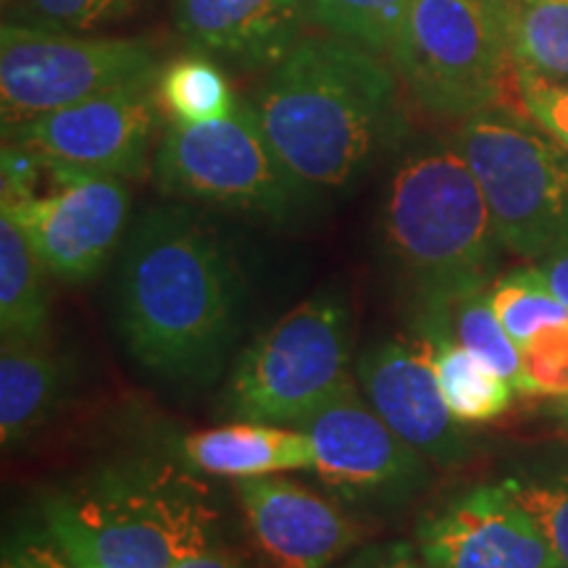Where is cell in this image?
Listing matches in <instances>:
<instances>
[{"label":"cell","instance_id":"6da1fadb","mask_svg":"<svg viewBox=\"0 0 568 568\" xmlns=\"http://www.w3.org/2000/svg\"><path fill=\"white\" fill-rule=\"evenodd\" d=\"M245 282L232 245L190 205H155L126 234L116 326L159 379L209 385L240 329Z\"/></svg>","mask_w":568,"mask_h":568},{"label":"cell","instance_id":"7a4b0ae2","mask_svg":"<svg viewBox=\"0 0 568 568\" xmlns=\"http://www.w3.org/2000/svg\"><path fill=\"white\" fill-rule=\"evenodd\" d=\"M397 71L343 38H303L253 95L274 153L311 197L355 187L406 138Z\"/></svg>","mask_w":568,"mask_h":568},{"label":"cell","instance_id":"3957f363","mask_svg":"<svg viewBox=\"0 0 568 568\" xmlns=\"http://www.w3.org/2000/svg\"><path fill=\"white\" fill-rule=\"evenodd\" d=\"M382 258L416 311L493 287L506 251L456 142H426L397 163L376 222Z\"/></svg>","mask_w":568,"mask_h":568},{"label":"cell","instance_id":"277c9868","mask_svg":"<svg viewBox=\"0 0 568 568\" xmlns=\"http://www.w3.org/2000/svg\"><path fill=\"white\" fill-rule=\"evenodd\" d=\"M53 545L77 568H174L213 545L203 485L169 464L98 468L42 500Z\"/></svg>","mask_w":568,"mask_h":568},{"label":"cell","instance_id":"5b68a950","mask_svg":"<svg viewBox=\"0 0 568 568\" xmlns=\"http://www.w3.org/2000/svg\"><path fill=\"white\" fill-rule=\"evenodd\" d=\"M353 303L339 284L316 290L234 361L222 414L301 426L355 385Z\"/></svg>","mask_w":568,"mask_h":568},{"label":"cell","instance_id":"8992f818","mask_svg":"<svg viewBox=\"0 0 568 568\" xmlns=\"http://www.w3.org/2000/svg\"><path fill=\"white\" fill-rule=\"evenodd\" d=\"M508 19L506 0H414L389 48L397 77L439 119L497 109L516 77Z\"/></svg>","mask_w":568,"mask_h":568},{"label":"cell","instance_id":"52a82bcc","mask_svg":"<svg viewBox=\"0 0 568 568\" xmlns=\"http://www.w3.org/2000/svg\"><path fill=\"white\" fill-rule=\"evenodd\" d=\"M456 145L508 253L542 261L568 247V151L560 142L531 119L487 109L460 122Z\"/></svg>","mask_w":568,"mask_h":568},{"label":"cell","instance_id":"ba28073f","mask_svg":"<svg viewBox=\"0 0 568 568\" xmlns=\"http://www.w3.org/2000/svg\"><path fill=\"white\" fill-rule=\"evenodd\" d=\"M153 169L166 195L268 222L284 224L311 201L274 153L251 101H237L213 122H174L163 132Z\"/></svg>","mask_w":568,"mask_h":568},{"label":"cell","instance_id":"9c48e42d","mask_svg":"<svg viewBox=\"0 0 568 568\" xmlns=\"http://www.w3.org/2000/svg\"><path fill=\"white\" fill-rule=\"evenodd\" d=\"M153 48L126 38H80L6 19L0 30L3 130L101 92L159 77Z\"/></svg>","mask_w":568,"mask_h":568},{"label":"cell","instance_id":"30bf717a","mask_svg":"<svg viewBox=\"0 0 568 568\" xmlns=\"http://www.w3.org/2000/svg\"><path fill=\"white\" fill-rule=\"evenodd\" d=\"M161 111L159 77H151L9 126L6 142L24 148L59 174L140 180L148 169Z\"/></svg>","mask_w":568,"mask_h":568},{"label":"cell","instance_id":"8fae6325","mask_svg":"<svg viewBox=\"0 0 568 568\" xmlns=\"http://www.w3.org/2000/svg\"><path fill=\"white\" fill-rule=\"evenodd\" d=\"M301 429L314 445L316 477L343 500L397 506L429 481V460L382 422L358 382Z\"/></svg>","mask_w":568,"mask_h":568},{"label":"cell","instance_id":"7c38bea8","mask_svg":"<svg viewBox=\"0 0 568 568\" xmlns=\"http://www.w3.org/2000/svg\"><path fill=\"white\" fill-rule=\"evenodd\" d=\"M51 172V169H48ZM51 193L3 201L40 264L55 280L82 284L103 272L130 219V187L122 176L51 172Z\"/></svg>","mask_w":568,"mask_h":568},{"label":"cell","instance_id":"4fadbf2b","mask_svg":"<svg viewBox=\"0 0 568 568\" xmlns=\"http://www.w3.org/2000/svg\"><path fill=\"white\" fill-rule=\"evenodd\" d=\"M355 382L382 422L429 464L456 466L471 456L468 435L439 389L435 343L422 335L379 339L355 361Z\"/></svg>","mask_w":568,"mask_h":568},{"label":"cell","instance_id":"5bb4252c","mask_svg":"<svg viewBox=\"0 0 568 568\" xmlns=\"http://www.w3.org/2000/svg\"><path fill=\"white\" fill-rule=\"evenodd\" d=\"M426 568H560L537 521L506 487L477 485L416 527Z\"/></svg>","mask_w":568,"mask_h":568},{"label":"cell","instance_id":"9a60e30c","mask_svg":"<svg viewBox=\"0 0 568 568\" xmlns=\"http://www.w3.org/2000/svg\"><path fill=\"white\" fill-rule=\"evenodd\" d=\"M234 493L253 542L274 568H329L361 539L351 516L293 479H237Z\"/></svg>","mask_w":568,"mask_h":568},{"label":"cell","instance_id":"2e32d148","mask_svg":"<svg viewBox=\"0 0 568 568\" xmlns=\"http://www.w3.org/2000/svg\"><path fill=\"white\" fill-rule=\"evenodd\" d=\"M308 21L303 0H176L174 27L190 51L247 71L274 69Z\"/></svg>","mask_w":568,"mask_h":568},{"label":"cell","instance_id":"e0dca14e","mask_svg":"<svg viewBox=\"0 0 568 568\" xmlns=\"http://www.w3.org/2000/svg\"><path fill=\"white\" fill-rule=\"evenodd\" d=\"M71 389V364L48 335L3 337L0 345V437L19 445L55 416Z\"/></svg>","mask_w":568,"mask_h":568},{"label":"cell","instance_id":"ac0fdd59","mask_svg":"<svg viewBox=\"0 0 568 568\" xmlns=\"http://www.w3.org/2000/svg\"><path fill=\"white\" fill-rule=\"evenodd\" d=\"M182 456L195 471L230 479L272 477L282 471H314L311 437L282 424L245 422L193 432L182 437Z\"/></svg>","mask_w":568,"mask_h":568},{"label":"cell","instance_id":"d6986e66","mask_svg":"<svg viewBox=\"0 0 568 568\" xmlns=\"http://www.w3.org/2000/svg\"><path fill=\"white\" fill-rule=\"evenodd\" d=\"M414 332L426 339H456L479 361H485L489 368H495L516 393L529 395L521 347L514 343V337L508 335L506 326L497 318L493 303H489V290H479V293H468L453 297L447 303L432 305V308L416 311Z\"/></svg>","mask_w":568,"mask_h":568},{"label":"cell","instance_id":"ffe728a7","mask_svg":"<svg viewBox=\"0 0 568 568\" xmlns=\"http://www.w3.org/2000/svg\"><path fill=\"white\" fill-rule=\"evenodd\" d=\"M45 266L9 211H0V332L3 337L48 335Z\"/></svg>","mask_w":568,"mask_h":568},{"label":"cell","instance_id":"44dd1931","mask_svg":"<svg viewBox=\"0 0 568 568\" xmlns=\"http://www.w3.org/2000/svg\"><path fill=\"white\" fill-rule=\"evenodd\" d=\"M429 343H435L439 389L460 424H487L506 414L516 389L495 368L450 337H437Z\"/></svg>","mask_w":568,"mask_h":568},{"label":"cell","instance_id":"7402d4cb","mask_svg":"<svg viewBox=\"0 0 568 568\" xmlns=\"http://www.w3.org/2000/svg\"><path fill=\"white\" fill-rule=\"evenodd\" d=\"M508 32L516 71L568 80V0H510Z\"/></svg>","mask_w":568,"mask_h":568},{"label":"cell","instance_id":"603a6c76","mask_svg":"<svg viewBox=\"0 0 568 568\" xmlns=\"http://www.w3.org/2000/svg\"><path fill=\"white\" fill-rule=\"evenodd\" d=\"M159 98L163 111L182 124L213 122L237 105L224 71L203 53L182 55L161 69Z\"/></svg>","mask_w":568,"mask_h":568},{"label":"cell","instance_id":"cb8c5ba5","mask_svg":"<svg viewBox=\"0 0 568 568\" xmlns=\"http://www.w3.org/2000/svg\"><path fill=\"white\" fill-rule=\"evenodd\" d=\"M489 303L518 347L529 345L548 326L568 322V305L552 295L535 266L516 268L503 280H495Z\"/></svg>","mask_w":568,"mask_h":568},{"label":"cell","instance_id":"d4e9b609","mask_svg":"<svg viewBox=\"0 0 568 568\" xmlns=\"http://www.w3.org/2000/svg\"><path fill=\"white\" fill-rule=\"evenodd\" d=\"M308 19L335 38L389 53L414 0H303Z\"/></svg>","mask_w":568,"mask_h":568},{"label":"cell","instance_id":"484cf974","mask_svg":"<svg viewBox=\"0 0 568 568\" xmlns=\"http://www.w3.org/2000/svg\"><path fill=\"white\" fill-rule=\"evenodd\" d=\"M503 487L535 518L558 566L568 568V460L518 468L503 479Z\"/></svg>","mask_w":568,"mask_h":568},{"label":"cell","instance_id":"4316f807","mask_svg":"<svg viewBox=\"0 0 568 568\" xmlns=\"http://www.w3.org/2000/svg\"><path fill=\"white\" fill-rule=\"evenodd\" d=\"M9 3L13 6L9 21L63 32H95L101 27L119 24L151 0H9Z\"/></svg>","mask_w":568,"mask_h":568},{"label":"cell","instance_id":"83f0119b","mask_svg":"<svg viewBox=\"0 0 568 568\" xmlns=\"http://www.w3.org/2000/svg\"><path fill=\"white\" fill-rule=\"evenodd\" d=\"M529 395L568 397V322L542 329L521 347Z\"/></svg>","mask_w":568,"mask_h":568},{"label":"cell","instance_id":"f1b7e54d","mask_svg":"<svg viewBox=\"0 0 568 568\" xmlns=\"http://www.w3.org/2000/svg\"><path fill=\"white\" fill-rule=\"evenodd\" d=\"M516 90L531 122L568 151V80H542L527 71H516Z\"/></svg>","mask_w":568,"mask_h":568},{"label":"cell","instance_id":"f546056e","mask_svg":"<svg viewBox=\"0 0 568 568\" xmlns=\"http://www.w3.org/2000/svg\"><path fill=\"white\" fill-rule=\"evenodd\" d=\"M345 568H426L408 542H382L361 550Z\"/></svg>","mask_w":568,"mask_h":568},{"label":"cell","instance_id":"4dcf8cb0","mask_svg":"<svg viewBox=\"0 0 568 568\" xmlns=\"http://www.w3.org/2000/svg\"><path fill=\"white\" fill-rule=\"evenodd\" d=\"M3 568H77L71 560L63 556V552L55 550H45L32 545V548L17 550L13 556H6Z\"/></svg>","mask_w":568,"mask_h":568},{"label":"cell","instance_id":"1f68e13d","mask_svg":"<svg viewBox=\"0 0 568 568\" xmlns=\"http://www.w3.org/2000/svg\"><path fill=\"white\" fill-rule=\"evenodd\" d=\"M535 268L539 280L552 290V295L568 305V247L548 255V258L537 261Z\"/></svg>","mask_w":568,"mask_h":568},{"label":"cell","instance_id":"d6a6232c","mask_svg":"<svg viewBox=\"0 0 568 568\" xmlns=\"http://www.w3.org/2000/svg\"><path fill=\"white\" fill-rule=\"evenodd\" d=\"M174 568H245L237 558H232L226 550H219L209 545V548L193 552L184 560H180Z\"/></svg>","mask_w":568,"mask_h":568},{"label":"cell","instance_id":"836d02e7","mask_svg":"<svg viewBox=\"0 0 568 568\" xmlns=\"http://www.w3.org/2000/svg\"><path fill=\"white\" fill-rule=\"evenodd\" d=\"M552 414H556L558 422L568 429V397H558V403H556V408H552Z\"/></svg>","mask_w":568,"mask_h":568},{"label":"cell","instance_id":"e575fe53","mask_svg":"<svg viewBox=\"0 0 568 568\" xmlns=\"http://www.w3.org/2000/svg\"><path fill=\"white\" fill-rule=\"evenodd\" d=\"M506 3H510V0H506Z\"/></svg>","mask_w":568,"mask_h":568},{"label":"cell","instance_id":"d590c367","mask_svg":"<svg viewBox=\"0 0 568 568\" xmlns=\"http://www.w3.org/2000/svg\"><path fill=\"white\" fill-rule=\"evenodd\" d=\"M6 3H9V0H6Z\"/></svg>","mask_w":568,"mask_h":568}]
</instances>
